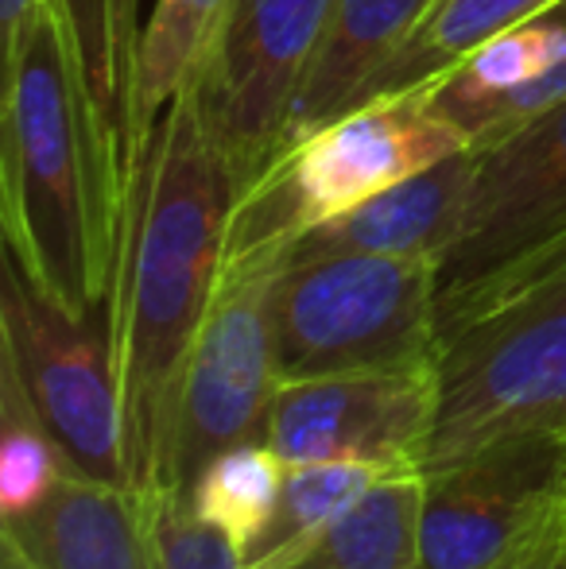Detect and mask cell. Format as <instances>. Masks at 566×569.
Listing matches in <instances>:
<instances>
[{
    "mask_svg": "<svg viewBox=\"0 0 566 569\" xmlns=\"http://www.w3.org/2000/svg\"><path fill=\"white\" fill-rule=\"evenodd\" d=\"M497 569H566V523L555 527V531L544 535L536 547H528L524 555L508 558V562L497 566Z\"/></svg>",
    "mask_w": 566,
    "mask_h": 569,
    "instance_id": "25",
    "label": "cell"
},
{
    "mask_svg": "<svg viewBox=\"0 0 566 569\" xmlns=\"http://www.w3.org/2000/svg\"><path fill=\"white\" fill-rule=\"evenodd\" d=\"M284 472V457L265 438H252L210 457L187 485V500L206 523L218 527L241 555H249L276 511Z\"/></svg>",
    "mask_w": 566,
    "mask_h": 569,
    "instance_id": "21",
    "label": "cell"
},
{
    "mask_svg": "<svg viewBox=\"0 0 566 569\" xmlns=\"http://www.w3.org/2000/svg\"><path fill=\"white\" fill-rule=\"evenodd\" d=\"M137 4L140 0H51L90 120L106 148L125 163V171H129V90L140 47Z\"/></svg>",
    "mask_w": 566,
    "mask_h": 569,
    "instance_id": "17",
    "label": "cell"
},
{
    "mask_svg": "<svg viewBox=\"0 0 566 569\" xmlns=\"http://www.w3.org/2000/svg\"><path fill=\"white\" fill-rule=\"evenodd\" d=\"M280 271V252L226 260L175 388L156 488H187L210 457L265 438L268 407L280 391L272 338V291Z\"/></svg>",
    "mask_w": 566,
    "mask_h": 569,
    "instance_id": "7",
    "label": "cell"
},
{
    "mask_svg": "<svg viewBox=\"0 0 566 569\" xmlns=\"http://www.w3.org/2000/svg\"><path fill=\"white\" fill-rule=\"evenodd\" d=\"M51 0H0V36H4V67L28 47L36 28L43 23Z\"/></svg>",
    "mask_w": 566,
    "mask_h": 569,
    "instance_id": "24",
    "label": "cell"
},
{
    "mask_svg": "<svg viewBox=\"0 0 566 569\" xmlns=\"http://www.w3.org/2000/svg\"><path fill=\"white\" fill-rule=\"evenodd\" d=\"M469 174H474V151L466 148L388 187L385 194L338 213L326 226L307 229L284 248V263L318 260V256H404V260L443 263L458 240Z\"/></svg>",
    "mask_w": 566,
    "mask_h": 569,
    "instance_id": "14",
    "label": "cell"
},
{
    "mask_svg": "<svg viewBox=\"0 0 566 569\" xmlns=\"http://www.w3.org/2000/svg\"><path fill=\"white\" fill-rule=\"evenodd\" d=\"M70 477L67 453L43 427L20 383L0 372V523L43 508Z\"/></svg>",
    "mask_w": 566,
    "mask_h": 569,
    "instance_id": "22",
    "label": "cell"
},
{
    "mask_svg": "<svg viewBox=\"0 0 566 569\" xmlns=\"http://www.w3.org/2000/svg\"><path fill=\"white\" fill-rule=\"evenodd\" d=\"M0 569H159L143 496L70 477L43 508L0 523Z\"/></svg>",
    "mask_w": 566,
    "mask_h": 569,
    "instance_id": "13",
    "label": "cell"
},
{
    "mask_svg": "<svg viewBox=\"0 0 566 569\" xmlns=\"http://www.w3.org/2000/svg\"><path fill=\"white\" fill-rule=\"evenodd\" d=\"M566 523V430H516L424 469V569H497Z\"/></svg>",
    "mask_w": 566,
    "mask_h": 569,
    "instance_id": "8",
    "label": "cell"
},
{
    "mask_svg": "<svg viewBox=\"0 0 566 569\" xmlns=\"http://www.w3.org/2000/svg\"><path fill=\"white\" fill-rule=\"evenodd\" d=\"M140 496L159 569H245L241 550L190 508L187 488H151Z\"/></svg>",
    "mask_w": 566,
    "mask_h": 569,
    "instance_id": "23",
    "label": "cell"
},
{
    "mask_svg": "<svg viewBox=\"0 0 566 569\" xmlns=\"http://www.w3.org/2000/svg\"><path fill=\"white\" fill-rule=\"evenodd\" d=\"M280 383L419 368L438 357V263L318 256L284 263L272 291Z\"/></svg>",
    "mask_w": 566,
    "mask_h": 569,
    "instance_id": "5",
    "label": "cell"
},
{
    "mask_svg": "<svg viewBox=\"0 0 566 569\" xmlns=\"http://www.w3.org/2000/svg\"><path fill=\"white\" fill-rule=\"evenodd\" d=\"M237 194L241 187L195 78L167 106L132 179L109 307L137 492L159 480L175 388L226 271Z\"/></svg>",
    "mask_w": 566,
    "mask_h": 569,
    "instance_id": "1",
    "label": "cell"
},
{
    "mask_svg": "<svg viewBox=\"0 0 566 569\" xmlns=\"http://www.w3.org/2000/svg\"><path fill=\"white\" fill-rule=\"evenodd\" d=\"M469 140L424 90L388 93L291 140L237 194L226 260L280 252L307 229L466 151Z\"/></svg>",
    "mask_w": 566,
    "mask_h": 569,
    "instance_id": "4",
    "label": "cell"
},
{
    "mask_svg": "<svg viewBox=\"0 0 566 569\" xmlns=\"http://www.w3.org/2000/svg\"><path fill=\"white\" fill-rule=\"evenodd\" d=\"M229 0H156L140 31L129 90V179H137L167 106L210 62Z\"/></svg>",
    "mask_w": 566,
    "mask_h": 569,
    "instance_id": "16",
    "label": "cell"
},
{
    "mask_svg": "<svg viewBox=\"0 0 566 569\" xmlns=\"http://www.w3.org/2000/svg\"><path fill=\"white\" fill-rule=\"evenodd\" d=\"M438 368L318 376L280 383L265 419V442L287 465L373 461L424 469L438 427Z\"/></svg>",
    "mask_w": 566,
    "mask_h": 569,
    "instance_id": "11",
    "label": "cell"
},
{
    "mask_svg": "<svg viewBox=\"0 0 566 569\" xmlns=\"http://www.w3.org/2000/svg\"><path fill=\"white\" fill-rule=\"evenodd\" d=\"M566 0H430L427 16L408 36L393 62L369 86V98H388V93H411L450 74L458 62H466L477 47L536 16L552 12Z\"/></svg>",
    "mask_w": 566,
    "mask_h": 569,
    "instance_id": "19",
    "label": "cell"
},
{
    "mask_svg": "<svg viewBox=\"0 0 566 569\" xmlns=\"http://www.w3.org/2000/svg\"><path fill=\"white\" fill-rule=\"evenodd\" d=\"M424 93L469 148L547 113L566 101V4L489 39Z\"/></svg>",
    "mask_w": 566,
    "mask_h": 569,
    "instance_id": "12",
    "label": "cell"
},
{
    "mask_svg": "<svg viewBox=\"0 0 566 569\" xmlns=\"http://www.w3.org/2000/svg\"><path fill=\"white\" fill-rule=\"evenodd\" d=\"M330 4L334 0H229L198 82L241 190L284 151L287 117Z\"/></svg>",
    "mask_w": 566,
    "mask_h": 569,
    "instance_id": "10",
    "label": "cell"
},
{
    "mask_svg": "<svg viewBox=\"0 0 566 569\" xmlns=\"http://www.w3.org/2000/svg\"><path fill=\"white\" fill-rule=\"evenodd\" d=\"M0 372H8L82 480L137 488L113 315L78 318L0 260Z\"/></svg>",
    "mask_w": 566,
    "mask_h": 569,
    "instance_id": "6",
    "label": "cell"
},
{
    "mask_svg": "<svg viewBox=\"0 0 566 569\" xmlns=\"http://www.w3.org/2000/svg\"><path fill=\"white\" fill-rule=\"evenodd\" d=\"M291 569H424V469L380 477Z\"/></svg>",
    "mask_w": 566,
    "mask_h": 569,
    "instance_id": "18",
    "label": "cell"
},
{
    "mask_svg": "<svg viewBox=\"0 0 566 569\" xmlns=\"http://www.w3.org/2000/svg\"><path fill=\"white\" fill-rule=\"evenodd\" d=\"M427 8L430 0H334L299 98L287 117L284 148L361 106L369 86L400 54Z\"/></svg>",
    "mask_w": 566,
    "mask_h": 569,
    "instance_id": "15",
    "label": "cell"
},
{
    "mask_svg": "<svg viewBox=\"0 0 566 569\" xmlns=\"http://www.w3.org/2000/svg\"><path fill=\"white\" fill-rule=\"evenodd\" d=\"M396 469L373 461H302L287 465L284 488L265 535L245 555V569H291L307 547L380 477Z\"/></svg>",
    "mask_w": 566,
    "mask_h": 569,
    "instance_id": "20",
    "label": "cell"
},
{
    "mask_svg": "<svg viewBox=\"0 0 566 569\" xmlns=\"http://www.w3.org/2000/svg\"><path fill=\"white\" fill-rule=\"evenodd\" d=\"M132 182L82 101L67 39L43 23L4 67L0 226L36 291L90 318L113 307Z\"/></svg>",
    "mask_w": 566,
    "mask_h": 569,
    "instance_id": "2",
    "label": "cell"
},
{
    "mask_svg": "<svg viewBox=\"0 0 566 569\" xmlns=\"http://www.w3.org/2000/svg\"><path fill=\"white\" fill-rule=\"evenodd\" d=\"M458 240L438 263V307L566 237V101L477 143Z\"/></svg>",
    "mask_w": 566,
    "mask_h": 569,
    "instance_id": "9",
    "label": "cell"
},
{
    "mask_svg": "<svg viewBox=\"0 0 566 569\" xmlns=\"http://www.w3.org/2000/svg\"><path fill=\"white\" fill-rule=\"evenodd\" d=\"M427 465L516 430H566V237L438 307Z\"/></svg>",
    "mask_w": 566,
    "mask_h": 569,
    "instance_id": "3",
    "label": "cell"
}]
</instances>
